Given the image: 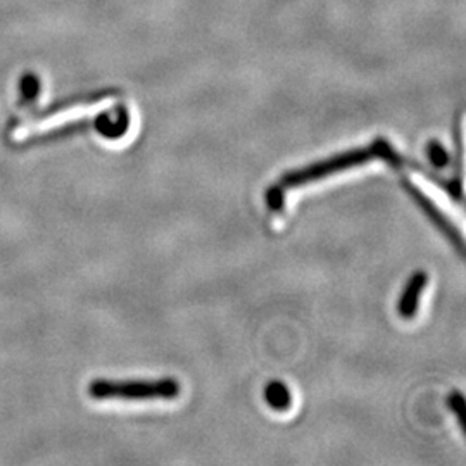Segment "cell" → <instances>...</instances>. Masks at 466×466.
<instances>
[{"instance_id":"obj_1","label":"cell","mask_w":466,"mask_h":466,"mask_svg":"<svg viewBox=\"0 0 466 466\" xmlns=\"http://www.w3.org/2000/svg\"><path fill=\"white\" fill-rule=\"evenodd\" d=\"M375 159H382L385 163L392 165L396 167H413L420 173H427V178L432 177V173L425 167H421L418 161H413L406 156H402L400 152L394 149L389 140L385 138H377L375 142H371L367 147H360V149L346 150L340 154L330 156L327 159H321L313 165L308 167H298L292 171L283 173L282 178L275 185H271L267 192L268 208L275 213L282 211L285 196L289 190L302 187V185L313 184L319 182L323 178H329L335 173L340 171H348L350 167H365L368 163L375 161Z\"/></svg>"},{"instance_id":"obj_2","label":"cell","mask_w":466,"mask_h":466,"mask_svg":"<svg viewBox=\"0 0 466 466\" xmlns=\"http://www.w3.org/2000/svg\"><path fill=\"white\" fill-rule=\"evenodd\" d=\"M180 382L177 379L156 380H94L88 385V394L94 400H171L180 396Z\"/></svg>"},{"instance_id":"obj_3","label":"cell","mask_w":466,"mask_h":466,"mask_svg":"<svg viewBox=\"0 0 466 466\" xmlns=\"http://www.w3.org/2000/svg\"><path fill=\"white\" fill-rule=\"evenodd\" d=\"M99 104H82V106H73V107H67L65 111H57L56 115H50L47 117H42V119H36V121H30V123H25L21 127H17L16 130L13 132V140L15 142H25L32 137H38V135L49 134L54 130H59L63 127H67L71 123H76L80 119L90 116L92 113L96 115L97 113V107Z\"/></svg>"},{"instance_id":"obj_4","label":"cell","mask_w":466,"mask_h":466,"mask_svg":"<svg viewBox=\"0 0 466 466\" xmlns=\"http://www.w3.org/2000/svg\"><path fill=\"white\" fill-rule=\"evenodd\" d=\"M400 184L404 187V190L408 192V196H410L411 199H415L418 208H420V209L429 217V219L432 221L433 225L439 228V232L444 233V235L450 238L451 242H452V246L463 256V252H465L463 237H461V233L456 230V227L451 223L450 219L446 218V215L433 204L431 198H427V196L418 188L417 185L411 184L406 177L400 178Z\"/></svg>"},{"instance_id":"obj_5","label":"cell","mask_w":466,"mask_h":466,"mask_svg":"<svg viewBox=\"0 0 466 466\" xmlns=\"http://www.w3.org/2000/svg\"><path fill=\"white\" fill-rule=\"evenodd\" d=\"M427 283H429V275L423 269H418L408 279V282L404 285V290L400 294V304H398L400 318L411 319V318L417 317L420 296L425 290Z\"/></svg>"},{"instance_id":"obj_6","label":"cell","mask_w":466,"mask_h":466,"mask_svg":"<svg viewBox=\"0 0 466 466\" xmlns=\"http://www.w3.org/2000/svg\"><path fill=\"white\" fill-rule=\"evenodd\" d=\"M265 400H267L268 406L277 410V411H285L287 408H290L292 402V396L289 387L283 382H269L265 389Z\"/></svg>"},{"instance_id":"obj_7","label":"cell","mask_w":466,"mask_h":466,"mask_svg":"<svg viewBox=\"0 0 466 466\" xmlns=\"http://www.w3.org/2000/svg\"><path fill=\"white\" fill-rule=\"evenodd\" d=\"M448 404H450L452 413L458 417L461 431H463V433H466V402L463 394L460 390L451 392L450 398H448Z\"/></svg>"},{"instance_id":"obj_8","label":"cell","mask_w":466,"mask_h":466,"mask_svg":"<svg viewBox=\"0 0 466 466\" xmlns=\"http://www.w3.org/2000/svg\"><path fill=\"white\" fill-rule=\"evenodd\" d=\"M427 152H429V157H431V163H432L433 167H446L450 165V152L442 144H439L437 140H432L429 144V150Z\"/></svg>"},{"instance_id":"obj_9","label":"cell","mask_w":466,"mask_h":466,"mask_svg":"<svg viewBox=\"0 0 466 466\" xmlns=\"http://www.w3.org/2000/svg\"><path fill=\"white\" fill-rule=\"evenodd\" d=\"M25 82H23V92L26 94V96H36V92H38V82H36V78L35 76H26V78H23Z\"/></svg>"}]
</instances>
